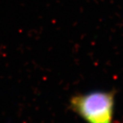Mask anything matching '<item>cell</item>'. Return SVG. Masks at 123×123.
Listing matches in <instances>:
<instances>
[{"label": "cell", "instance_id": "6da1fadb", "mask_svg": "<svg viewBox=\"0 0 123 123\" xmlns=\"http://www.w3.org/2000/svg\"><path fill=\"white\" fill-rule=\"evenodd\" d=\"M71 108L87 123H113L115 94L94 90L72 97Z\"/></svg>", "mask_w": 123, "mask_h": 123}]
</instances>
